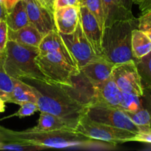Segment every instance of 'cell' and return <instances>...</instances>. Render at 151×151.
<instances>
[{
    "instance_id": "41",
    "label": "cell",
    "mask_w": 151,
    "mask_h": 151,
    "mask_svg": "<svg viewBox=\"0 0 151 151\" xmlns=\"http://www.w3.org/2000/svg\"><path fill=\"white\" fill-rule=\"evenodd\" d=\"M78 1H79V3H80V5H81V1H82V0H78Z\"/></svg>"
},
{
    "instance_id": "19",
    "label": "cell",
    "mask_w": 151,
    "mask_h": 151,
    "mask_svg": "<svg viewBox=\"0 0 151 151\" xmlns=\"http://www.w3.org/2000/svg\"><path fill=\"white\" fill-rule=\"evenodd\" d=\"M13 88L9 95L8 103L19 106L28 102L36 103L37 97L33 87L23 80L16 78H13Z\"/></svg>"
},
{
    "instance_id": "16",
    "label": "cell",
    "mask_w": 151,
    "mask_h": 151,
    "mask_svg": "<svg viewBox=\"0 0 151 151\" xmlns=\"http://www.w3.org/2000/svg\"><path fill=\"white\" fill-rule=\"evenodd\" d=\"M136 124L141 131H148L151 128V88H144L142 96V107L136 112L124 111Z\"/></svg>"
},
{
    "instance_id": "11",
    "label": "cell",
    "mask_w": 151,
    "mask_h": 151,
    "mask_svg": "<svg viewBox=\"0 0 151 151\" xmlns=\"http://www.w3.org/2000/svg\"><path fill=\"white\" fill-rule=\"evenodd\" d=\"M30 24L33 25L43 35L57 30L53 11L39 5L35 0H25Z\"/></svg>"
},
{
    "instance_id": "3",
    "label": "cell",
    "mask_w": 151,
    "mask_h": 151,
    "mask_svg": "<svg viewBox=\"0 0 151 151\" xmlns=\"http://www.w3.org/2000/svg\"><path fill=\"white\" fill-rule=\"evenodd\" d=\"M138 19L133 18L105 27L102 41L103 57L115 64L134 60L131 47L132 32L138 28Z\"/></svg>"
},
{
    "instance_id": "31",
    "label": "cell",
    "mask_w": 151,
    "mask_h": 151,
    "mask_svg": "<svg viewBox=\"0 0 151 151\" xmlns=\"http://www.w3.org/2000/svg\"><path fill=\"white\" fill-rule=\"evenodd\" d=\"M133 142H140L151 144V128L146 131H140L135 136Z\"/></svg>"
},
{
    "instance_id": "12",
    "label": "cell",
    "mask_w": 151,
    "mask_h": 151,
    "mask_svg": "<svg viewBox=\"0 0 151 151\" xmlns=\"http://www.w3.org/2000/svg\"><path fill=\"white\" fill-rule=\"evenodd\" d=\"M79 19L83 32L93 51L96 55L103 57L102 47L103 31L101 29L97 19L84 6H80L79 7Z\"/></svg>"
},
{
    "instance_id": "22",
    "label": "cell",
    "mask_w": 151,
    "mask_h": 151,
    "mask_svg": "<svg viewBox=\"0 0 151 151\" xmlns=\"http://www.w3.org/2000/svg\"><path fill=\"white\" fill-rule=\"evenodd\" d=\"M70 128L59 116L47 112H40L38 123L33 129L38 131H56Z\"/></svg>"
},
{
    "instance_id": "21",
    "label": "cell",
    "mask_w": 151,
    "mask_h": 151,
    "mask_svg": "<svg viewBox=\"0 0 151 151\" xmlns=\"http://www.w3.org/2000/svg\"><path fill=\"white\" fill-rule=\"evenodd\" d=\"M132 53L135 59H140L151 52V39L138 28L132 32Z\"/></svg>"
},
{
    "instance_id": "6",
    "label": "cell",
    "mask_w": 151,
    "mask_h": 151,
    "mask_svg": "<svg viewBox=\"0 0 151 151\" xmlns=\"http://www.w3.org/2000/svg\"><path fill=\"white\" fill-rule=\"evenodd\" d=\"M75 130L93 140L105 142L113 145L133 142L136 135L127 130L110 126L92 120L87 114H84L80 119Z\"/></svg>"
},
{
    "instance_id": "33",
    "label": "cell",
    "mask_w": 151,
    "mask_h": 151,
    "mask_svg": "<svg viewBox=\"0 0 151 151\" xmlns=\"http://www.w3.org/2000/svg\"><path fill=\"white\" fill-rule=\"evenodd\" d=\"M133 3L138 4L142 13H145L151 6V0H134Z\"/></svg>"
},
{
    "instance_id": "38",
    "label": "cell",
    "mask_w": 151,
    "mask_h": 151,
    "mask_svg": "<svg viewBox=\"0 0 151 151\" xmlns=\"http://www.w3.org/2000/svg\"><path fill=\"white\" fill-rule=\"evenodd\" d=\"M0 98L2 99L5 103H8L9 100V94L4 92V91H2L1 89H0Z\"/></svg>"
},
{
    "instance_id": "29",
    "label": "cell",
    "mask_w": 151,
    "mask_h": 151,
    "mask_svg": "<svg viewBox=\"0 0 151 151\" xmlns=\"http://www.w3.org/2000/svg\"><path fill=\"white\" fill-rule=\"evenodd\" d=\"M38 111V106L36 103L33 102H28L20 105V109L17 112L13 114V116H17L19 118H24L26 116H31L34 113Z\"/></svg>"
},
{
    "instance_id": "8",
    "label": "cell",
    "mask_w": 151,
    "mask_h": 151,
    "mask_svg": "<svg viewBox=\"0 0 151 151\" xmlns=\"http://www.w3.org/2000/svg\"><path fill=\"white\" fill-rule=\"evenodd\" d=\"M86 114L93 121L110 126L125 129L137 134L140 128L128 117L123 111L101 106H89Z\"/></svg>"
},
{
    "instance_id": "30",
    "label": "cell",
    "mask_w": 151,
    "mask_h": 151,
    "mask_svg": "<svg viewBox=\"0 0 151 151\" xmlns=\"http://www.w3.org/2000/svg\"><path fill=\"white\" fill-rule=\"evenodd\" d=\"M8 41V27L4 20L0 21V55L4 53Z\"/></svg>"
},
{
    "instance_id": "28",
    "label": "cell",
    "mask_w": 151,
    "mask_h": 151,
    "mask_svg": "<svg viewBox=\"0 0 151 151\" xmlns=\"http://www.w3.org/2000/svg\"><path fill=\"white\" fill-rule=\"evenodd\" d=\"M138 20V29L144 32L151 39V10L142 13Z\"/></svg>"
},
{
    "instance_id": "13",
    "label": "cell",
    "mask_w": 151,
    "mask_h": 151,
    "mask_svg": "<svg viewBox=\"0 0 151 151\" xmlns=\"http://www.w3.org/2000/svg\"><path fill=\"white\" fill-rule=\"evenodd\" d=\"M115 63L109 61L104 57L90 62L80 69V73L90 84L98 83L110 78Z\"/></svg>"
},
{
    "instance_id": "26",
    "label": "cell",
    "mask_w": 151,
    "mask_h": 151,
    "mask_svg": "<svg viewBox=\"0 0 151 151\" xmlns=\"http://www.w3.org/2000/svg\"><path fill=\"white\" fill-rule=\"evenodd\" d=\"M13 88V78L10 76L4 69V53L0 55V89L10 95Z\"/></svg>"
},
{
    "instance_id": "24",
    "label": "cell",
    "mask_w": 151,
    "mask_h": 151,
    "mask_svg": "<svg viewBox=\"0 0 151 151\" xmlns=\"http://www.w3.org/2000/svg\"><path fill=\"white\" fill-rule=\"evenodd\" d=\"M142 96L121 92L120 107L123 111L136 112L142 107Z\"/></svg>"
},
{
    "instance_id": "42",
    "label": "cell",
    "mask_w": 151,
    "mask_h": 151,
    "mask_svg": "<svg viewBox=\"0 0 151 151\" xmlns=\"http://www.w3.org/2000/svg\"><path fill=\"white\" fill-rule=\"evenodd\" d=\"M149 10H151V6H150V7L149 10H147V11H149Z\"/></svg>"
},
{
    "instance_id": "14",
    "label": "cell",
    "mask_w": 151,
    "mask_h": 151,
    "mask_svg": "<svg viewBox=\"0 0 151 151\" xmlns=\"http://www.w3.org/2000/svg\"><path fill=\"white\" fill-rule=\"evenodd\" d=\"M38 49H39V53H45L48 52H56L60 53L64 56L67 62L71 66L79 70L76 60L65 45L58 30H53L44 35Z\"/></svg>"
},
{
    "instance_id": "43",
    "label": "cell",
    "mask_w": 151,
    "mask_h": 151,
    "mask_svg": "<svg viewBox=\"0 0 151 151\" xmlns=\"http://www.w3.org/2000/svg\"><path fill=\"white\" fill-rule=\"evenodd\" d=\"M16 1H19V0H16Z\"/></svg>"
},
{
    "instance_id": "15",
    "label": "cell",
    "mask_w": 151,
    "mask_h": 151,
    "mask_svg": "<svg viewBox=\"0 0 151 151\" xmlns=\"http://www.w3.org/2000/svg\"><path fill=\"white\" fill-rule=\"evenodd\" d=\"M79 7L66 6L55 9V23L59 33L70 34L75 30L79 20Z\"/></svg>"
},
{
    "instance_id": "32",
    "label": "cell",
    "mask_w": 151,
    "mask_h": 151,
    "mask_svg": "<svg viewBox=\"0 0 151 151\" xmlns=\"http://www.w3.org/2000/svg\"><path fill=\"white\" fill-rule=\"evenodd\" d=\"M66 6H75V7H79L81 5L78 0H55L53 3L54 10L59 7H66Z\"/></svg>"
},
{
    "instance_id": "1",
    "label": "cell",
    "mask_w": 151,
    "mask_h": 151,
    "mask_svg": "<svg viewBox=\"0 0 151 151\" xmlns=\"http://www.w3.org/2000/svg\"><path fill=\"white\" fill-rule=\"evenodd\" d=\"M23 79L35 89L38 111L56 115L70 128L76 129L80 119L86 114L89 106L76 95L73 88L53 83Z\"/></svg>"
},
{
    "instance_id": "2",
    "label": "cell",
    "mask_w": 151,
    "mask_h": 151,
    "mask_svg": "<svg viewBox=\"0 0 151 151\" xmlns=\"http://www.w3.org/2000/svg\"><path fill=\"white\" fill-rule=\"evenodd\" d=\"M4 132L7 142L30 143L44 149L89 146L96 142L70 128L56 131H38L30 128L22 131H15L4 128Z\"/></svg>"
},
{
    "instance_id": "9",
    "label": "cell",
    "mask_w": 151,
    "mask_h": 151,
    "mask_svg": "<svg viewBox=\"0 0 151 151\" xmlns=\"http://www.w3.org/2000/svg\"><path fill=\"white\" fill-rule=\"evenodd\" d=\"M111 77L121 92L143 95L144 88L134 60L116 63Z\"/></svg>"
},
{
    "instance_id": "27",
    "label": "cell",
    "mask_w": 151,
    "mask_h": 151,
    "mask_svg": "<svg viewBox=\"0 0 151 151\" xmlns=\"http://www.w3.org/2000/svg\"><path fill=\"white\" fill-rule=\"evenodd\" d=\"M44 149L40 146L34 145L26 142H10L4 143L0 146V150H16V151H25V150H40Z\"/></svg>"
},
{
    "instance_id": "37",
    "label": "cell",
    "mask_w": 151,
    "mask_h": 151,
    "mask_svg": "<svg viewBox=\"0 0 151 151\" xmlns=\"http://www.w3.org/2000/svg\"><path fill=\"white\" fill-rule=\"evenodd\" d=\"M7 142V137H6L5 134L4 132V128L0 126V146L4 143Z\"/></svg>"
},
{
    "instance_id": "7",
    "label": "cell",
    "mask_w": 151,
    "mask_h": 151,
    "mask_svg": "<svg viewBox=\"0 0 151 151\" xmlns=\"http://www.w3.org/2000/svg\"><path fill=\"white\" fill-rule=\"evenodd\" d=\"M60 35L65 45L76 60L79 70L90 62L102 57L96 55L93 51L91 45L83 32L80 19L78 20L76 28L72 33H60Z\"/></svg>"
},
{
    "instance_id": "35",
    "label": "cell",
    "mask_w": 151,
    "mask_h": 151,
    "mask_svg": "<svg viewBox=\"0 0 151 151\" xmlns=\"http://www.w3.org/2000/svg\"><path fill=\"white\" fill-rule=\"evenodd\" d=\"M7 13H8V11H7V8L4 6V3L2 2L1 0H0V21L4 20L6 21V18H7Z\"/></svg>"
},
{
    "instance_id": "23",
    "label": "cell",
    "mask_w": 151,
    "mask_h": 151,
    "mask_svg": "<svg viewBox=\"0 0 151 151\" xmlns=\"http://www.w3.org/2000/svg\"><path fill=\"white\" fill-rule=\"evenodd\" d=\"M143 88H151V52L140 59H135Z\"/></svg>"
},
{
    "instance_id": "4",
    "label": "cell",
    "mask_w": 151,
    "mask_h": 151,
    "mask_svg": "<svg viewBox=\"0 0 151 151\" xmlns=\"http://www.w3.org/2000/svg\"><path fill=\"white\" fill-rule=\"evenodd\" d=\"M38 47L26 46L8 40L4 52V66L7 73L16 79H32L50 83L36 63Z\"/></svg>"
},
{
    "instance_id": "40",
    "label": "cell",
    "mask_w": 151,
    "mask_h": 151,
    "mask_svg": "<svg viewBox=\"0 0 151 151\" xmlns=\"http://www.w3.org/2000/svg\"><path fill=\"white\" fill-rule=\"evenodd\" d=\"M54 1H55V0H49V1H50V4H51L52 7H53V3H54Z\"/></svg>"
},
{
    "instance_id": "34",
    "label": "cell",
    "mask_w": 151,
    "mask_h": 151,
    "mask_svg": "<svg viewBox=\"0 0 151 151\" xmlns=\"http://www.w3.org/2000/svg\"><path fill=\"white\" fill-rule=\"evenodd\" d=\"M116 1L120 6L124 7L127 10L132 11V5L133 4V0H116Z\"/></svg>"
},
{
    "instance_id": "44",
    "label": "cell",
    "mask_w": 151,
    "mask_h": 151,
    "mask_svg": "<svg viewBox=\"0 0 151 151\" xmlns=\"http://www.w3.org/2000/svg\"><path fill=\"white\" fill-rule=\"evenodd\" d=\"M133 1H134V0H133Z\"/></svg>"
},
{
    "instance_id": "39",
    "label": "cell",
    "mask_w": 151,
    "mask_h": 151,
    "mask_svg": "<svg viewBox=\"0 0 151 151\" xmlns=\"http://www.w3.org/2000/svg\"><path fill=\"white\" fill-rule=\"evenodd\" d=\"M4 109H5V102L2 99L0 98V113L4 112Z\"/></svg>"
},
{
    "instance_id": "5",
    "label": "cell",
    "mask_w": 151,
    "mask_h": 151,
    "mask_svg": "<svg viewBox=\"0 0 151 151\" xmlns=\"http://www.w3.org/2000/svg\"><path fill=\"white\" fill-rule=\"evenodd\" d=\"M35 60L50 83L73 88V79L80 75V71L71 66L62 54L56 52L39 53Z\"/></svg>"
},
{
    "instance_id": "20",
    "label": "cell",
    "mask_w": 151,
    "mask_h": 151,
    "mask_svg": "<svg viewBox=\"0 0 151 151\" xmlns=\"http://www.w3.org/2000/svg\"><path fill=\"white\" fill-rule=\"evenodd\" d=\"M8 29L17 30L30 24L29 17L26 9L25 0H19L7 13L6 18Z\"/></svg>"
},
{
    "instance_id": "10",
    "label": "cell",
    "mask_w": 151,
    "mask_h": 151,
    "mask_svg": "<svg viewBox=\"0 0 151 151\" xmlns=\"http://www.w3.org/2000/svg\"><path fill=\"white\" fill-rule=\"evenodd\" d=\"M92 89L88 100V106H101L121 110V91L112 77L107 81L98 83H90Z\"/></svg>"
},
{
    "instance_id": "18",
    "label": "cell",
    "mask_w": 151,
    "mask_h": 151,
    "mask_svg": "<svg viewBox=\"0 0 151 151\" xmlns=\"http://www.w3.org/2000/svg\"><path fill=\"white\" fill-rule=\"evenodd\" d=\"M105 17V27H110L120 21H125L135 18L132 11L121 7L116 0H102Z\"/></svg>"
},
{
    "instance_id": "36",
    "label": "cell",
    "mask_w": 151,
    "mask_h": 151,
    "mask_svg": "<svg viewBox=\"0 0 151 151\" xmlns=\"http://www.w3.org/2000/svg\"><path fill=\"white\" fill-rule=\"evenodd\" d=\"M37 3H38L39 5L42 6V7H46V8L49 9V10H52V11H54V9L52 7V5L50 4L49 0H35Z\"/></svg>"
},
{
    "instance_id": "25",
    "label": "cell",
    "mask_w": 151,
    "mask_h": 151,
    "mask_svg": "<svg viewBox=\"0 0 151 151\" xmlns=\"http://www.w3.org/2000/svg\"><path fill=\"white\" fill-rule=\"evenodd\" d=\"M81 6H84L90 10V13L97 19L99 26L103 31L105 29V17L102 0H82Z\"/></svg>"
},
{
    "instance_id": "17",
    "label": "cell",
    "mask_w": 151,
    "mask_h": 151,
    "mask_svg": "<svg viewBox=\"0 0 151 151\" xmlns=\"http://www.w3.org/2000/svg\"><path fill=\"white\" fill-rule=\"evenodd\" d=\"M43 38L44 35L31 24L17 30L8 29V40L23 45L38 47Z\"/></svg>"
}]
</instances>
